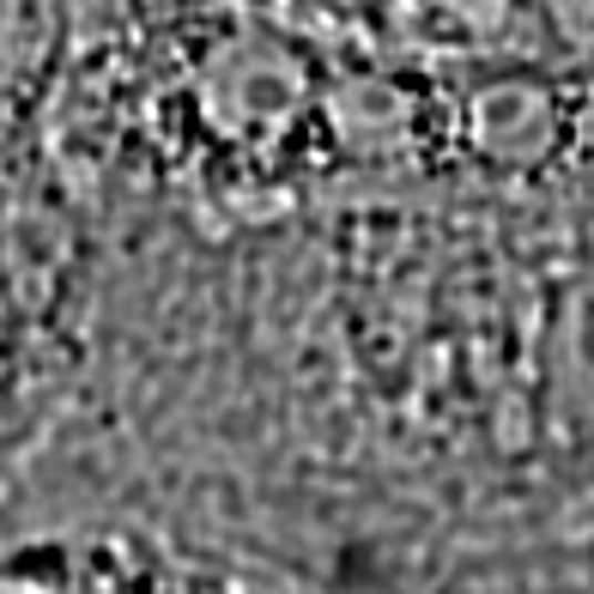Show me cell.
Returning <instances> with one entry per match:
<instances>
[{"label": "cell", "instance_id": "1", "mask_svg": "<svg viewBox=\"0 0 594 594\" xmlns=\"http://www.w3.org/2000/svg\"><path fill=\"white\" fill-rule=\"evenodd\" d=\"M73 594H262L243 576H195V571H115V576H85Z\"/></svg>", "mask_w": 594, "mask_h": 594}]
</instances>
